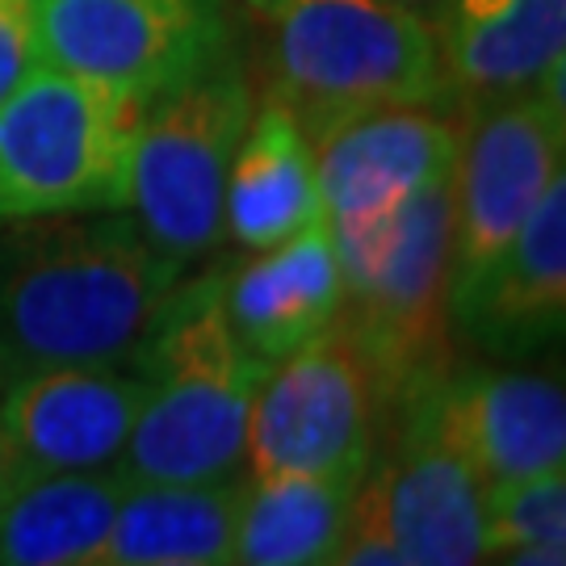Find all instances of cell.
<instances>
[{
	"label": "cell",
	"mask_w": 566,
	"mask_h": 566,
	"mask_svg": "<svg viewBox=\"0 0 566 566\" xmlns=\"http://www.w3.org/2000/svg\"><path fill=\"white\" fill-rule=\"evenodd\" d=\"M319 219L324 198L311 139L290 105L269 102L252 114L227 172L223 235L248 252H264Z\"/></svg>",
	"instance_id": "cell-17"
},
{
	"label": "cell",
	"mask_w": 566,
	"mask_h": 566,
	"mask_svg": "<svg viewBox=\"0 0 566 566\" xmlns=\"http://www.w3.org/2000/svg\"><path fill=\"white\" fill-rule=\"evenodd\" d=\"M143 403V374L122 365H34L0 395L4 474L118 465Z\"/></svg>",
	"instance_id": "cell-11"
},
{
	"label": "cell",
	"mask_w": 566,
	"mask_h": 566,
	"mask_svg": "<svg viewBox=\"0 0 566 566\" xmlns=\"http://www.w3.org/2000/svg\"><path fill=\"white\" fill-rule=\"evenodd\" d=\"M143 102L39 63L0 102V223L126 210Z\"/></svg>",
	"instance_id": "cell-4"
},
{
	"label": "cell",
	"mask_w": 566,
	"mask_h": 566,
	"mask_svg": "<svg viewBox=\"0 0 566 566\" xmlns=\"http://www.w3.org/2000/svg\"><path fill=\"white\" fill-rule=\"evenodd\" d=\"M39 67L30 0H0V102Z\"/></svg>",
	"instance_id": "cell-23"
},
{
	"label": "cell",
	"mask_w": 566,
	"mask_h": 566,
	"mask_svg": "<svg viewBox=\"0 0 566 566\" xmlns=\"http://www.w3.org/2000/svg\"><path fill=\"white\" fill-rule=\"evenodd\" d=\"M177 290L181 261L130 214L46 227L0 273V348L21 369L139 361Z\"/></svg>",
	"instance_id": "cell-1"
},
{
	"label": "cell",
	"mask_w": 566,
	"mask_h": 566,
	"mask_svg": "<svg viewBox=\"0 0 566 566\" xmlns=\"http://www.w3.org/2000/svg\"><path fill=\"white\" fill-rule=\"evenodd\" d=\"M156 566H219V563H156Z\"/></svg>",
	"instance_id": "cell-27"
},
{
	"label": "cell",
	"mask_w": 566,
	"mask_h": 566,
	"mask_svg": "<svg viewBox=\"0 0 566 566\" xmlns=\"http://www.w3.org/2000/svg\"><path fill=\"white\" fill-rule=\"evenodd\" d=\"M143 403L118 470L135 483L243 479L256 361L227 324L223 277L181 285L139 353Z\"/></svg>",
	"instance_id": "cell-2"
},
{
	"label": "cell",
	"mask_w": 566,
	"mask_h": 566,
	"mask_svg": "<svg viewBox=\"0 0 566 566\" xmlns=\"http://www.w3.org/2000/svg\"><path fill=\"white\" fill-rule=\"evenodd\" d=\"M39 63L151 102L231 60L223 0H30Z\"/></svg>",
	"instance_id": "cell-9"
},
{
	"label": "cell",
	"mask_w": 566,
	"mask_h": 566,
	"mask_svg": "<svg viewBox=\"0 0 566 566\" xmlns=\"http://www.w3.org/2000/svg\"><path fill=\"white\" fill-rule=\"evenodd\" d=\"M382 395L361 348L340 327L264 365L248 416V474H369Z\"/></svg>",
	"instance_id": "cell-8"
},
{
	"label": "cell",
	"mask_w": 566,
	"mask_h": 566,
	"mask_svg": "<svg viewBox=\"0 0 566 566\" xmlns=\"http://www.w3.org/2000/svg\"><path fill=\"white\" fill-rule=\"evenodd\" d=\"M486 537L495 549L566 546V465L486 486Z\"/></svg>",
	"instance_id": "cell-21"
},
{
	"label": "cell",
	"mask_w": 566,
	"mask_h": 566,
	"mask_svg": "<svg viewBox=\"0 0 566 566\" xmlns=\"http://www.w3.org/2000/svg\"><path fill=\"white\" fill-rule=\"evenodd\" d=\"M273 21V102L306 135L361 109L446 97L437 25L395 0H285Z\"/></svg>",
	"instance_id": "cell-3"
},
{
	"label": "cell",
	"mask_w": 566,
	"mask_h": 566,
	"mask_svg": "<svg viewBox=\"0 0 566 566\" xmlns=\"http://www.w3.org/2000/svg\"><path fill=\"white\" fill-rule=\"evenodd\" d=\"M486 566H566V546H521L495 549Z\"/></svg>",
	"instance_id": "cell-24"
},
{
	"label": "cell",
	"mask_w": 566,
	"mask_h": 566,
	"mask_svg": "<svg viewBox=\"0 0 566 566\" xmlns=\"http://www.w3.org/2000/svg\"><path fill=\"white\" fill-rule=\"evenodd\" d=\"M240 4H248V9H252V13H261V18H269V21H273V13H277V9H282L285 0H240Z\"/></svg>",
	"instance_id": "cell-26"
},
{
	"label": "cell",
	"mask_w": 566,
	"mask_h": 566,
	"mask_svg": "<svg viewBox=\"0 0 566 566\" xmlns=\"http://www.w3.org/2000/svg\"><path fill=\"white\" fill-rule=\"evenodd\" d=\"M240 483H135L114 512V525L93 566L235 563Z\"/></svg>",
	"instance_id": "cell-19"
},
{
	"label": "cell",
	"mask_w": 566,
	"mask_h": 566,
	"mask_svg": "<svg viewBox=\"0 0 566 566\" xmlns=\"http://www.w3.org/2000/svg\"><path fill=\"white\" fill-rule=\"evenodd\" d=\"M327 566H407L399 546L390 542V528H386V521H382L378 491L369 483V474H365L361 491H357L348 528H344L340 546L327 558Z\"/></svg>",
	"instance_id": "cell-22"
},
{
	"label": "cell",
	"mask_w": 566,
	"mask_h": 566,
	"mask_svg": "<svg viewBox=\"0 0 566 566\" xmlns=\"http://www.w3.org/2000/svg\"><path fill=\"white\" fill-rule=\"evenodd\" d=\"M566 67L533 88L465 105L453 164V298L521 231L566 168Z\"/></svg>",
	"instance_id": "cell-7"
},
{
	"label": "cell",
	"mask_w": 566,
	"mask_h": 566,
	"mask_svg": "<svg viewBox=\"0 0 566 566\" xmlns=\"http://www.w3.org/2000/svg\"><path fill=\"white\" fill-rule=\"evenodd\" d=\"M395 4H403V9H411V13H420V18H428L432 25H437L441 9H446V0H395Z\"/></svg>",
	"instance_id": "cell-25"
},
{
	"label": "cell",
	"mask_w": 566,
	"mask_h": 566,
	"mask_svg": "<svg viewBox=\"0 0 566 566\" xmlns=\"http://www.w3.org/2000/svg\"><path fill=\"white\" fill-rule=\"evenodd\" d=\"M126 474H4L0 479V566H93L102 554Z\"/></svg>",
	"instance_id": "cell-18"
},
{
	"label": "cell",
	"mask_w": 566,
	"mask_h": 566,
	"mask_svg": "<svg viewBox=\"0 0 566 566\" xmlns=\"http://www.w3.org/2000/svg\"><path fill=\"white\" fill-rule=\"evenodd\" d=\"M0 479H4V441H0Z\"/></svg>",
	"instance_id": "cell-28"
},
{
	"label": "cell",
	"mask_w": 566,
	"mask_h": 566,
	"mask_svg": "<svg viewBox=\"0 0 566 566\" xmlns=\"http://www.w3.org/2000/svg\"><path fill=\"white\" fill-rule=\"evenodd\" d=\"M437 42L465 105L521 93L566 67V0H446Z\"/></svg>",
	"instance_id": "cell-16"
},
{
	"label": "cell",
	"mask_w": 566,
	"mask_h": 566,
	"mask_svg": "<svg viewBox=\"0 0 566 566\" xmlns=\"http://www.w3.org/2000/svg\"><path fill=\"white\" fill-rule=\"evenodd\" d=\"M365 474H243L235 563L327 566Z\"/></svg>",
	"instance_id": "cell-20"
},
{
	"label": "cell",
	"mask_w": 566,
	"mask_h": 566,
	"mask_svg": "<svg viewBox=\"0 0 566 566\" xmlns=\"http://www.w3.org/2000/svg\"><path fill=\"white\" fill-rule=\"evenodd\" d=\"M453 327L491 357H533L566 327V172L554 177L521 231L453 298Z\"/></svg>",
	"instance_id": "cell-14"
},
{
	"label": "cell",
	"mask_w": 566,
	"mask_h": 566,
	"mask_svg": "<svg viewBox=\"0 0 566 566\" xmlns=\"http://www.w3.org/2000/svg\"><path fill=\"white\" fill-rule=\"evenodd\" d=\"M231 566H248V563H231Z\"/></svg>",
	"instance_id": "cell-29"
},
{
	"label": "cell",
	"mask_w": 566,
	"mask_h": 566,
	"mask_svg": "<svg viewBox=\"0 0 566 566\" xmlns=\"http://www.w3.org/2000/svg\"><path fill=\"white\" fill-rule=\"evenodd\" d=\"M344 277L336 248L327 235V219L290 235L277 248L256 252V261L240 264L223 277V311L235 340L273 365L290 357L306 340L324 336L340 319Z\"/></svg>",
	"instance_id": "cell-15"
},
{
	"label": "cell",
	"mask_w": 566,
	"mask_h": 566,
	"mask_svg": "<svg viewBox=\"0 0 566 566\" xmlns=\"http://www.w3.org/2000/svg\"><path fill=\"white\" fill-rule=\"evenodd\" d=\"M340 327L395 416L453 369V172L403 206L378 269L344 290Z\"/></svg>",
	"instance_id": "cell-6"
},
{
	"label": "cell",
	"mask_w": 566,
	"mask_h": 566,
	"mask_svg": "<svg viewBox=\"0 0 566 566\" xmlns=\"http://www.w3.org/2000/svg\"><path fill=\"white\" fill-rule=\"evenodd\" d=\"M311 139L327 227L395 219L458 164L462 126L432 105H382L319 126Z\"/></svg>",
	"instance_id": "cell-12"
},
{
	"label": "cell",
	"mask_w": 566,
	"mask_h": 566,
	"mask_svg": "<svg viewBox=\"0 0 566 566\" xmlns=\"http://www.w3.org/2000/svg\"><path fill=\"white\" fill-rule=\"evenodd\" d=\"M369 483L407 566H486V483L420 420L399 416V441Z\"/></svg>",
	"instance_id": "cell-13"
},
{
	"label": "cell",
	"mask_w": 566,
	"mask_h": 566,
	"mask_svg": "<svg viewBox=\"0 0 566 566\" xmlns=\"http://www.w3.org/2000/svg\"><path fill=\"white\" fill-rule=\"evenodd\" d=\"M399 416L437 432L486 486L566 465V395L549 374L449 369Z\"/></svg>",
	"instance_id": "cell-10"
},
{
	"label": "cell",
	"mask_w": 566,
	"mask_h": 566,
	"mask_svg": "<svg viewBox=\"0 0 566 566\" xmlns=\"http://www.w3.org/2000/svg\"><path fill=\"white\" fill-rule=\"evenodd\" d=\"M252 114V88L231 60L143 102L126 210L172 261L206 256L223 240L227 172Z\"/></svg>",
	"instance_id": "cell-5"
}]
</instances>
